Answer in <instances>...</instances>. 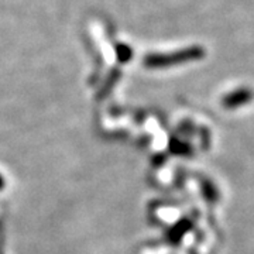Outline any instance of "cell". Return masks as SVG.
<instances>
[{"label":"cell","instance_id":"6da1fadb","mask_svg":"<svg viewBox=\"0 0 254 254\" xmlns=\"http://www.w3.org/2000/svg\"><path fill=\"white\" fill-rule=\"evenodd\" d=\"M205 57V50L199 46H192L188 48H181L173 53L165 54H150L145 57L144 65L148 68H168L173 65L198 61Z\"/></svg>","mask_w":254,"mask_h":254},{"label":"cell","instance_id":"7a4b0ae2","mask_svg":"<svg viewBox=\"0 0 254 254\" xmlns=\"http://www.w3.org/2000/svg\"><path fill=\"white\" fill-rule=\"evenodd\" d=\"M252 96H253V93L249 89H239V91L229 93L223 100V103L227 108H236V106H240L243 103H247L252 99Z\"/></svg>","mask_w":254,"mask_h":254},{"label":"cell","instance_id":"3957f363","mask_svg":"<svg viewBox=\"0 0 254 254\" xmlns=\"http://www.w3.org/2000/svg\"><path fill=\"white\" fill-rule=\"evenodd\" d=\"M116 55H118V60L120 63H127L131 60L133 57V51L131 48L126 44H118L116 46Z\"/></svg>","mask_w":254,"mask_h":254}]
</instances>
